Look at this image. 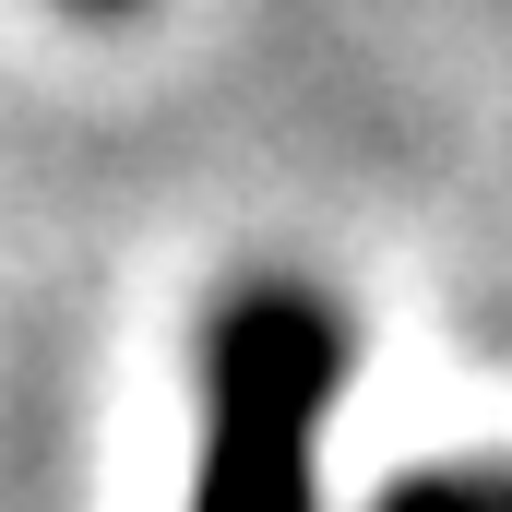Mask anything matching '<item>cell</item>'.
<instances>
[{
    "label": "cell",
    "mask_w": 512,
    "mask_h": 512,
    "mask_svg": "<svg viewBox=\"0 0 512 512\" xmlns=\"http://www.w3.org/2000/svg\"><path fill=\"white\" fill-rule=\"evenodd\" d=\"M346 393V322L298 274H262L215 310L203 358V489L191 512H310V441Z\"/></svg>",
    "instance_id": "1"
},
{
    "label": "cell",
    "mask_w": 512,
    "mask_h": 512,
    "mask_svg": "<svg viewBox=\"0 0 512 512\" xmlns=\"http://www.w3.org/2000/svg\"><path fill=\"white\" fill-rule=\"evenodd\" d=\"M382 512H512V465H417L382 489Z\"/></svg>",
    "instance_id": "2"
},
{
    "label": "cell",
    "mask_w": 512,
    "mask_h": 512,
    "mask_svg": "<svg viewBox=\"0 0 512 512\" xmlns=\"http://www.w3.org/2000/svg\"><path fill=\"white\" fill-rule=\"evenodd\" d=\"M84 12H120V0H84Z\"/></svg>",
    "instance_id": "3"
}]
</instances>
